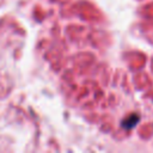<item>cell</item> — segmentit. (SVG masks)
<instances>
[{
  "label": "cell",
  "instance_id": "cell-1",
  "mask_svg": "<svg viewBox=\"0 0 153 153\" xmlns=\"http://www.w3.org/2000/svg\"><path fill=\"white\" fill-rule=\"evenodd\" d=\"M137 121H139V116H136V115H130L129 117H127V118L122 122V126H123L124 128L129 129V128L134 127Z\"/></svg>",
  "mask_w": 153,
  "mask_h": 153
}]
</instances>
